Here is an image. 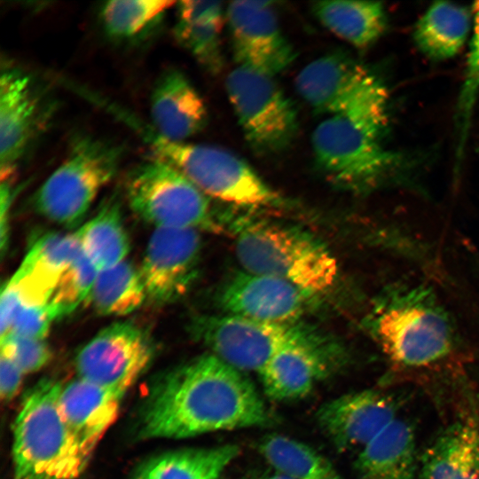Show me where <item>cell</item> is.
I'll list each match as a JSON object with an SVG mask.
<instances>
[{
	"label": "cell",
	"instance_id": "8fae6325",
	"mask_svg": "<svg viewBox=\"0 0 479 479\" xmlns=\"http://www.w3.org/2000/svg\"><path fill=\"white\" fill-rule=\"evenodd\" d=\"M154 355L149 335L130 322H116L100 330L79 350V378L122 393L146 369Z\"/></svg>",
	"mask_w": 479,
	"mask_h": 479
},
{
	"label": "cell",
	"instance_id": "6da1fadb",
	"mask_svg": "<svg viewBox=\"0 0 479 479\" xmlns=\"http://www.w3.org/2000/svg\"><path fill=\"white\" fill-rule=\"evenodd\" d=\"M272 417L244 372L213 353L161 376L142 410L145 437L185 438L269 425Z\"/></svg>",
	"mask_w": 479,
	"mask_h": 479
},
{
	"label": "cell",
	"instance_id": "f1b7e54d",
	"mask_svg": "<svg viewBox=\"0 0 479 479\" xmlns=\"http://www.w3.org/2000/svg\"><path fill=\"white\" fill-rule=\"evenodd\" d=\"M259 452L271 469L289 479H341L327 459L296 439L271 435L261 441Z\"/></svg>",
	"mask_w": 479,
	"mask_h": 479
},
{
	"label": "cell",
	"instance_id": "d590c367",
	"mask_svg": "<svg viewBox=\"0 0 479 479\" xmlns=\"http://www.w3.org/2000/svg\"><path fill=\"white\" fill-rule=\"evenodd\" d=\"M14 179L1 180L0 188V250L4 257L8 249L10 224L9 216L15 197Z\"/></svg>",
	"mask_w": 479,
	"mask_h": 479
},
{
	"label": "cell",
	"instance_id": "3957f363",
	"mask_svg": "<svg viewBox=\"0 0 479 479\" xmlns=\"http://www.w3.org/2000/svg\"><path fill=\"white\" fill-rule=\"evenodd\" d=\"M387 123L349 115L328 116L312 133L316 164L334 185L355 193L405 185L418 155L386 147Z\"/></svg>",
	"mask_w": 479,
	"mask_h": 479
},
{
	"label": "cell",
	"instance_id": "d6a6232c",
	"mask_svg": "<svg viewBox=\"0 0 479 479\" xmlns=\"http://www.w3.org/2000/svg\"><path fill=\"white\" fill-rule=\"evenodd\" d=\"M473 27L466 70L456 110V163L459 164L469 134L472 116L479 94V1L472 7Z\"/></svg>",
	"mask_w": 479,
	"mask_h": 479
},
{
	"label": "cell",
	"instance_id": "1f68e13d",
	"mask_svg": "<svg viewBox=\"0 0 479 479\" xmlns=\"http://www.w3.org/2000/svg\"><path fill=\"white\" fill-rule=\"evenodd\" d=\"M98 270L82 250L59 278L47 307L54 320L75 311L90 299Z\"/></svg>",
	"mask_w": 479,
	"mask_h": 479
},
{
	"label": "cell",
	"instance_id": "52a82bcc",
	"mask_svg": "<svg viewBox=\"0 0 479 479\" xmlns=\"http://www.w3.org/2000/svg\"><path fill=\"white\" fill-rule=\"evenodd\" d=\"M122 157L120 145L78 136L64 161L35 192V211L65 227L79 225L99 192L116 175Z\"/></svg>",
	"mask_w": 479,
	"mask_h": 479
},
{
	"label": "cell",
	"instance_id": "5b68a950",
	"mask_svg": "<svg viewBox=\"0 0 479 479\" xmlns=\"http://www.w3.org/2000/svg\"><path fill=\"white\" fill-rule=\"evenodd\" d=\"M235 227V252L244 271L283 279L313 296L336 281L335 258L310 233L262 220L240 221Z\"/></svg>",
	"mask_w": 479,
	"mask_h": 479
},
{
	"label": "cell",
	"instance_id": "836d02e7",
	"mask_svg": "<svg viewBox=\"0 0 479 479\" xmlns=\"http://www.w3.org/2000/svg\"><path fill=\"white\" fill-rule=\"evenodd\" d=\"M1 352L9 357L24 374L38 371L51 357V349L44 340L14 334L1 338Z\"/></svg>",
	"mask_w": 479,
	"mask_h": 479
},
{
	"label": "cell",
	"instance_id": "cb8c5ba5",
	"mask_svg": "<svg viewBox=\"0 0 479 479\" xmlns=\"http://www.w3.org/2000/svg\"><path fill=\"white\" fill-rule=\"evenodd\" d=\"M174 35L207 71L219 73L224 66L220 34L224 22L222 4L215 1L177 2Z\"/></svg>",
	"mask_w": 479,
	"mask_h": 479
},
{
	"label": "cell",
	"instance_id": "d6986e66",
	"mask_svg": "<svg viewBox=\"0 0 479 479\" xmlns=\"http://www.w3.org/2000/svg\"><path fill=\"white\" fill-rule=\"evenodd\" d=\"M82 250L75 232H43L31 242L20 266L8 281L23 303L46 305L59 278Z\"/></svg>",
	"mask_w": 479,
	"mask_h": 479
},
{
	"label": "cell",
	"instance_id": "e575fe53",
	"mask_svg": "<svg viewBox=\"0 0 479 479\" xmlns=\"http://www.w3.org/2000/svg\"><path fill=\"white\" fill-rule=\"evenodd\" d=\"M53 321L55 320L47 304L35 306L22 302L14 318L9 334L44 340Z\"/></svg>",
	"mask_w": 479,
	"mask_h": 479
},
{
	"label": "cell",
	"instance_id": "484cf974",
	"mask_svg": "<svg viewBox=\"0 0 479 479\" xmlns=\"http://www.w3.org/2000/svg\"><path fill=\"white\" fill-rule=\"evenodd\" d=\"M321 24L356 48L365 49L385 33L388 16L384 5L370 1H322L312 7Z\"/></svg>",
	"mask_w": 479,
	"mask_h": 479
},
{
	"label": "cell",
	"instance_id": "30bf717a",
	"mask_svg": "<svg viewBox=\"0 0 479 479\" xmlns=\"http://www.w3.org/2000/svg\"><path fill=\"white\" fill-rule=\"evenodd\" d=\"M226 92L245 139L258 154L289 147L296 137V109L274 77L237 66L228 75Z\"/></svg>",
	"mask_w": 479,
	"mask_h": 479
},
{
	"label": "cell",
	"instance_id": "f35d334b",
	"mask_svg": "<svg viewBox=\"0 0 479 479\" xmlns=\"http://www.w3.org/2000/svg\"><path fill=\"white\" fill-rule=\"evenodd\" d=\"M240 479H289L278 472L269 469L263 472L255 473L253 475H246Z\"/></svg>",
	"mask_w": 479,
	"mask_h": 479
},
{
	"label": "cell",
	"instance_id": "9c48e42d",
	"mask_svg": "<svg viewBox=\"0 0 479 479\" xmlns=\"http://www.w3.org/2000/svg\"><path fill=\"white\" fill-rule=\"evenodd\" d=\"M189 334L235 368L259 373L279 350L310 342L321 334L297 323H271L236 315H200Z\"/></svg>",
	"mask_w": 479,
	"mask_h": 479
},
{
	"label": "cell",
	"instance_id": "2e32d148",
	"mask_svg": "<svg viewBox=\"0 0 479 479\" xmlns=\"http://www.w3.org/2000/svg\"><path fill=\"white\" fill-rule=\"evenodd\" d=\"M346 359L342 347L320 334L310 342L279 350L258 373L269 397L293 400L309 394Z\"/></svg>",
	"mask_w": 479,
	"mask_h": 479
},
{
	"label": "cell",
	"instance_id": "f546056e",
	"mask_svg": "<svg viewBox=\"0 0 479 479\" xmlns=\"http://www.w3.org/2000/svg\"><path fill=\"white\" fill-rule=\"evenodd\" d=\"M145 300L139 270L127 261L98 271L89 299L99 315L115 317L135 311Z\"/></svg>",
	"mask_w": 479,
	"mask_h": 479
},
{
	"label": "cell",
	"instance_id": "277c9868",
	"mask_svg": "<svg viewBox=\"0 0 479 479\" xmlns=\"http://www.w3.org/2000/svg\"><path fill=\"white\" fill-rule=\"evenodd\" d=\"M114 114L137 130L155 158L178 169L208 198L247 208L285 206V199L234 153L214 145L169 141L122 109Z\"/></svg>",
	"mask_w": 479,
	"mask_h": 479
},
{
	"label": "cell",
	"instance_id": "e0dca14e",
	"mask_svg": "<svg viewBox=\"0 0 479 479\" xmlns=\"http://www.w3.org/2000/svg\"><path fill=\"white\" fill-rule=\"evenodd\" d=\"M314 296L280 279L241 271L222 287L226 314L271 323H297Z\"/></svg>",
	"mask_w": 479,
	"mask_h": 479
},
{
	"label": "cell",
	"instance_id": "ffe728a7",
	"mask_svg": "<svg viewBox=\"0 0 479 479\" xmlns=\"http://www.w3.org/2000/svg\"><path fill=\"white\" fill-rule=\"evenodd\" d=\"M153 130L173 142H186L200 132L208 120V110L200 94L177 69L164 71L157 79L150 97Z\"/></svg>",
	"mask_w": 479,
	"mask_h": 479
},
{
	"label": "cell",
	"instance_id": "5bb4252c",
	"mask_svg": "<svg viewBox=\"0 0 479 479\" xmlns=\"http://www.w3.org/2000/svg\"><path fill=\"white\" fill-rule=\"evenodd\" d=\"M43 98L32 78L6 67L0 76V177L14 179L17 165L44 122Z\"/></svg>",
	"mask_w": 479,
	"mask_h": 479
},
{
	"label": "cell",
	"instance_id": "ac0fdd59",
	"mask_svg": "<svg viewBox=\"0 0 479 479\" xmlns=\"http://www.w3.org/2000/svg\"><path fill=\"white\" fill-rule=\"evenodd\" d=\"M397 409L390 395L365 389L326 403L318 411L317 420L336 447L360 451L397 418Z\"/></svg>",
	"mask_w": 479,
	"mask_h": 479
},
{
	"label": "cell",
	"instance_id": "4316f807",
	"mask_svg": "<svg viewBox=\"0 0 479 479\" xmlns=\"http://www.w3.org/2000/svg\"><path fill=\"white\" fill-rule=\"evenodd\" d=\"M238 454L234 444L169 452L144 464L134 479H219Z\"/></svg>",
	"mask_w": 479,
	"mask_h": 479
},
{
	"label": "cell",
	"instance_id": "9a60e30c",
	"mask_svg": "<svg viewBox=\"0 0 479 479\" xmlns=\"http://www.w3.org/2000/svg\"><path fill=\"white\" fill-rule=\"evenodd\" d=\"M378 80L361 63L338 52L306 65L295 78V88L316 113L333 116L349 111Z\"/></svg>",
	"mask_w": 479,
	"mask_h": 479
},
{
	"label": "cell",
	"instance_id": "4fadbf2b",
	"mask_svg": "<svg viewBox=\"0 0 479 479\" xmlns=\"http://www.w3.org/2000/svg\"><path fill=\"white\" fill-rule=\"evenodd\" d=\"M200 249L197 230L155 228L138 269L146 299L165 305L185 296L197 278Z\"/></svg>",
	"mask_w": 479,
	"mask_h": 479
},
{
	"label": "cell",
	"instance_id": "d4e9b609",
	"mask_svg": "<svg viewBox=\"0 0 479 479\" xmlns=\"http://www.w3.org/2000/svg\"><path fill=\"white\" fill-rule=\"evenodd\" d=\"M472 27V9L451 2H436L416 23L413 40L428 59L444 61L460 51Z\"/></svg>",
	"mask_w": 479,
	"mask_h": 479
},
{
	"label": "cell",
	"instance_id": "7402d4cb",
	"mask_svg": "<svg viewBox=\"0 0 479 479\" xmlns=\"http://www.w3.org/2000/svg\"><path fill=\"white\" fill-rule=\"evenodd\" d=\"M420 479H479V420L461 416L445 428L420 458Z\"/></svg>",
	"mask_w": 479,
	"mask_h": 479
},
{
	"label": "cell",
	"instance_id": "44dd1931",
	"mask_svg": "<svg viewBox=\"0 0 479 479\" xmlns=\"http://www.w3.org/2000/svg\"><path fill=\"white\" fill-rule=\"evenodd\" d=\"M123 394L81 378L62 388L60 412L86 460L116 419Z\"/></svg>",
	"mask_w": 479,
	"mask_h": 479
},
{
	"label": "cell",
	"instance_id": "7a4b0ae2",
	"mask_svg": "<svg viewBox=\"0 0 479 479\" xmlns=\"http://www.w3.org/2000/svg\"><path fill=\"white\" fill-rule=\"evenodd\" d=\"M365 327L395 366L434 368L448 362L460 347L454 319L426 284L393 282L373 300Z\"/></svg>",
	"mask_w": 479,
	"mask_h": 479
},
{
	"label": "cell",
	"instance_id": "8d00e7d4",
	"mask_svg": "<svg viewBox=\"0 0 479 479\" xmlns=\"http://www.w3.org/2000/svg\"><path fill=\"white\" fill-rule=\"evenodd\" d=\"M22 304L16 289L6 281L3 284L0 295V334L1 338L9 334L14 318Z\"/></svg>",
	"mask_w": 479,
	"mask_h": 479
},
{
	"label": "cell",
	"instance_id": "8992f818",
	"mask_svg": "<svg viewBox=\"0 0 479 479\" xmlns=\"http://www.w3.org/2000/svg\"><path fill=\"white\" fill-rule=\"evenodd\" d=\"M62 388L43 379L25 397L14 423L16 479H74L85 467L60 412Z\"/></svg>",
	"mask_w": 479,
	"mask_h": 479
},
{
	"label": "cell",
	"instance_id": "603a6c76",
	"mask_svg": "<svg viewBox=\"0 0 479 479\" xmlns=\"http://www.w3.org/2000/svg\"><path fill=\"white\" fill-rule=\"evenodd\" d=\"M355 470L357 479H416L418 455L412 426L396 418L359 451Z\"/></svg>",
	"mask_w": 479,
	"mask_h": 479
},
{
	"label": "cell",
	"instance_id": "7c38bea8",
	"mask_svg": "<svg viewBox=\"0 0 479 479\" xmlns=\"http://www.w3.org/2000/svg\"><path fill=\"white\" fill-rule=\"evenodd\" d=\"M272 4L234 1L225 16L238 66L274 77L293 63L295 52L282 32Z\"/></svg>",
	"mask_w": 479,
	"mask_h": 479
},
{
	"label": "cell",
	"instance_id": "74e56055",
	"mask_svg": "<svg viewBox=\"0 0 479 479\" xmlns=\"http://www.w3.org/2000/svg\"><path fill=\"white\" fill-rule=\"evenodd\" d=\"M24 373L5 354L0 352V394L3 400H11L18 392Z\"/></svg>",
	"mask_w": 479,
	"mask_h": 479
},
{
	"label": "cell",
	"instance_id": "ba28073f",
	"mask_svg": "<svg viewBox=\"0 0 479 479\" xmlns=\"http://www.w3.org/2000/svg\"><path fill=\"white\" fill-rule=\"evenodd\" d=\"M125 187L132 211L155 228H218L209 198L182 172L158 158L136 166Z\"/></svg>",
	"mask_w": 479,
	"mask_h": 479
},
{
	"label": "cell",
	"instance_id": "4dcf8cb0",
	"mask_svg": "<svg viewBox=\"0 0 479 479\" xmlns=\"http://www.w3.org/2000/svg\"><path fill=\"white\" fill-rule=\"evenodd\" d=\"M176 4L166 0L108 1L101 6L99 18L109 36L132 39L153 27Z\"/></svg>",
	"mask_w": 479,
	"mask_h": 479
},
{
	"label": "cell",
	"instance_id": "83f0119b",
	"mask_svg": "<svg viewBox=\"0 0 479 479\" xmlns=\"http://www.w3.org/2000/svg\"><path fill=\"white\" fill-rule=\"evenodd\" d=\"M75 232L83 253L98 271L125 261L130 249L120 205L114 199Z\"/></svg>",
	"mask_w": 479,
	"mask_h": 479
}]
</instances>
